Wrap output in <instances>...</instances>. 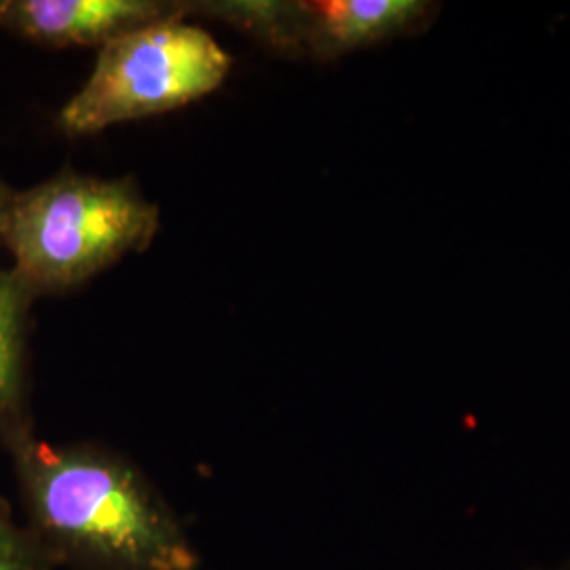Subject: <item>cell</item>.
Masks as SVG:
<instances>
[{
  "label": "cell",
  "instance_id": "cell-1",
  "mask_svg": "<svg viewBox=\"0 0 570 570\" xmlns=\"http://www.w3.org/2000/svg\"><path fill=\"white\" fill-rule=\"evenodd\" d=\"M23 522L58 570H202L183 520L138 469L91 444H51L26 423L0 435Z\"/></svg>",
  "mask_w": 570,
  "mask_h": 570
},
{
  "label": "cell",
  "instance_id": "cell-2",
  "mask_svg": "<svg viewBox=\"0 0 570 570\" xmlns=\"http://www.w3.org/2000/svg\"><path fill=\"white\" fill-rule=\"evenodd\" d=\"M159 230V207L129 178L102 180L61 171L16 193L4 247L13 271L35 296L87 282L131 252H142Z\"/></svg>",
  "mask_w": 570,
  "mask_h": 570
},
{
  "label": "cell",
  "instance_id": "cell-3",
  "mask_svg": "<svg viewBox=\"0 0 570 570\" xmlns=\"http://www.w3.org/2000/svg\"><path fill=\"white\" fill-rule=\"evenodd\" d=\"M183 11L121 35L100 47L81 89L63 104L58 127L91 136L119 122L138 121L197 102L216 91L230 56Z\"/></svg>",
  "mask_w": 570,
  "mask_h": 570
},
{
  "label": "cell",
  "instance_id": "cell-4",
  "mask_svg": "<svg viewBox=\"0 0 570 570\" xmlns=\"http://www.w3.org/2000/svg\"><path fill=\"white\" fill-rule=\"evenodd\" d=\"M190 11L242 28L282 53L336 58L402 35L428 13L419 0H214Z\"/></svg>",
  "mask_w": 570,
  "mask_h": 570
},
{
  "label": "cell",
  "instance_id": "cell-5",
  "mask_svg": "<svg viewBox=\"0 0 570 570\" xmlns=\"http://www.w3.org/2000/svg\"><path fill=\"white\" fill-rule=\"evenodd\" d=\"M180 11L159 0H11L4 28L53 47H104Z\"/></svg>",
  "mask_w": 570,
  "mask_h": 570
},
{
  "label": "cell",
  "instance_id": "cell-6",
  "mask_svg": "<svg viewBox=\"0 0 570 570\" xmlns=\"http://www.w3.org/2000/svg\"><path fill=\"white\" fill-rule=\"evenodd\" d=\"M35 292L13 268H0V435L26 416V327Z\"/></svg>",
  "mask_w": 570,
  "mask_h": 570
},
{
  "label": "cell",
  "instance_id": "cell-7",
  "mask_svg": "<svg viewBox=\"0 0 570 570\" xmlns=\"http://www.w3.org/2000/svg\"><path fill=\"white\" fill-rule=\"evenodd\" d=\"M0 570H58L53 558L0 492Z\"/></svg>",
  "mask_w": 570,
  "mask_h": 570
},
{
  "label": "cell",
  "instance_id": "cell-8",
  "mask_svg": "<svg viewBox=\"0 0 570 570\" xmlns=\"http://www.w3.org/2000/svg\"><path fill=\"white\" fill-rule=\"evenodd\" d=\"M16 197V190H11L7 184L0 180V247L4 245V230H7V218H9V207Z\"/></svg>",
  "mask_w": 570,
  "mask_h": 570
},
{
  "label": "cell",
  "instance_id": "cell-9",
  "mask_svg": "<svg viewBox=\"0 0 570 570\" xmlns=\"http://www.w3.org/2000/svg\"><path fill=\"white\" fill-rule=\"evenodd\" d=\"M9 4H11V0H0V26H4V21H7Z\"/></svg>",
  "mask_w": 570,
  "mask_h": 570
}]
</instances>
